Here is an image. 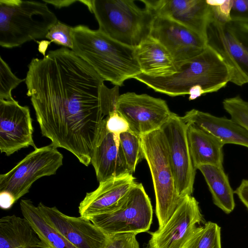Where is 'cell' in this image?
<instances>
[{
    "mask_svg": "<svg viewBox=\"0 0 248 248\" xmlns=\"http://www.w3.org/2000/svg\"><path fill=\"white\" fill-rule=\"evenodd\" d=\"M188 124L172 113L161 127L168 145L170 162L178 194L183 198L192 195L196 170L191 159L187 139Z\"/></svg>",
    "mask_w": 248,
    "mask_h": 248,
    "instance_id": "cell-10",
    "label": "cell"
},
{
    "mask_svg": "<svg viewBox=\"0 0 248 248\" xmlns=\"http://www.w3.org/2000/svg\"><path fill=\"white\" fill-rule=\"evenodd\" d=\"M231 23L236 36L248 52V24L233 22Z\"/></svg>",
    "mask_w": 248,
    "mask_h": 248,
    "instance_id": "cell-33",
    "label": "cell"
},
{
    "mask_svg": "<svg viewBox=\"0 0 248 248\" xmlns=\"http://www.w3.org/2000/svg\"><path fill=\"white\" fill-rule=\"evenodd\" d=\"M188 124L187 139L193 164L197 170L202 165L223 167V147L219 139L198 126Z\"/></svg>",
    "mask_w": 248,
    "mask_h": 248,
    "instance_id": "cell-20",
    "label": "cell"
},
{
    "mask_svg": "<svg viewBox=\"0 0 248 248\" xmlns=\"http://www.w3.org/2000/svg\"><path fill=\"white\" fill-rule=\"evenodd\" d=\"M231 21L248 24V0H233Z\"/></svg>",
    "mask_w": 248,
    "mask_h": 248,
    "instance_id": "cell-32",
    "label": "cell"
},
{
    "mask_svg": "<svg viewBox=\"0 0 248 248\" xmlns=\"http://www.w3.org/2000/svg\"><path fill=\"white\" fill-rule=\"evenodd\" d=\"M72 50L104 80L121 86L141 71L136 48L115 41L98 30L80 25L73 27Z\"/></svg>",
    "mask_w": 248,
    "mask_h": 248,
    "instance_id": "cell-2",
    "label": "cell"
},
{
    "mask_svg": "<svg viewBox=\"0 0 248 248\" xmlns=\"http://www.w3.org/2000/svg\"><path fill=\"white\" fill-rule=\"evenodd\" d=\"M156 15L173 20L206 39L211 9L204 0H141Z\"/></svg>",
    "mask_w": 248,
    "mask_h": 248,
    "instance_id": "cell-15",
    "label": "cell"
},
{
    "mask_svg": "<svg viewBox=\"0 0 248 248\" xmlns=\"http://www.w3.org/2000/svg\"><path fill=\"white\" fill-rule=\"evenodd\" d=\"M150 36L169 51L177 70L182 63L200 54L207 45L206 39L198 33L173 20L156 15Z\"/></svg>",
    "mask_w": 248,
    "mask_h": 248,
    "instance_id": "cell-11",
    "label": "cell"
},
{
    "mask_svg": "<svg viewBox=\"0 0 248 248\" xmlns=\"http://www.w3.org/2000/svg\"><path fill=\"white\" fill-rule=\"evenodd\" d=\"M91 164L99 183L130 173L124 159L120 140L106 127L102 120L93 146Z\"/></svg>",
    "mask_w": 248,
    "mask_h": 248,
    "instance_id": "cell-17",
    "label": "cell"
},
{
    "mask_svg": "<svg viewBox=\"0 0 248 248\" xmlns=\"http://www.w3.org/2000/svg\"><path fill=\"white\" fill-rule=\"evenodd\" d=\"M120 144L129 171L133 174L139 163L144 159L141 137L129 130L120 135Z\"/></svg>",
    "mask_w": 248,
    "mask_h": 248,
    "instance_id": "cell-24",
    "label": "cell"
},
{
    "mask_svg": "<svg viewBox=\"0 0 248 248\" xmlns=\"http://www.w3.org/2000/svg\"><path fill=\"white\" fill-rule=\"evenodd\" d=\"M142 149L152 175L158 228L168 222L182 202L176 190L166 136L159 129L141 137Z\"/></svg>",
    "mask_w": 248,
    "mask_h": 248,
    "instance_id": "cell-5",
    "label": "cell"
},
{
    "mask_svg": "<svg viewBox=\"0 0 248 248\" xmlns=\"http://www.w3.org/2000/svg\"><path fill=\"white\" fill-rule=\"evenodd\" d=\"M93 13L98 30L126 46L136 48L150 35L156 16L153 11L141 8L134 0H79Z\"/></svg>",
    "mask_w": 248,
    "mask_h": 248,
    "instance_id": "cell-3",
    "label": "cell"
},
{
    "mask_svg": "<svg viewBox=\"0 0 248 248\" xmlns=\"http://www.w3.org/2000/svg\"><path fill=\"white\" fill-rule=\"evenodd\" d=\"M188 248H221L220 227L211 221L205 223Z\"/></svg>",
    "mask_w": 248,
    "mask_h": 248,
    "instance_id": "cell-25",
    "label": "cell"
},
{
    "mask_svg": "<svg viewBox=\"0 0 248 248\" xmlns=\"http://www.w3.org/2000/svg\"><path fill=\"white\" fill-rule=\"evenodd\" d=\"M135 179L133 174L126 173L99 183L98 187L87 192L80 202V217L89 219L117 208L136 183Z\"/></svg>",
    "mask_w": 248,
    "mask_h": 248,
    "instance_id": "cell-16",
    "label": "cell"
},
{
    "mask_svg": "<svg viewBox=\"0 0 248 248\" xmlns=\"http://www.w3.org/2000/svg\"><path fill=\"white\" fill-rule=\"evenodd\" d=\"M182 118L219 139L224 144L248 148V131L231 118L217 117L195 109L186 112Z\"/></svg>",
    "mask_w": 248,
    "mask_h": 248,
    "instance_id": "cell-18",
    "label": "cell"
},
{
    "mask_svg": "<svg viewBox=\"0 0 248 248\" xmlns=\"http://www.w3.org/2000/svg\"><path fill=\"white\" fill-rule=\"evenodd\" d=\"M0 248H47L28 221L15 215L0 219Z\"/></svg>",
    "mask_w": 248,
    "mask_h": 248,
    "instance_id": "cell-21",
    "label": "cell"
},
{
    "mask_svg": "<svg viewBox=\"0 0 248 248\" xmlns=\"http://www.w3.org/2000/svg\"><path fill=\"white\" fill-rule=\"evenodd\" d=\"M231 69L221 55L207 45L196 57L182 63L174 74L152 77L140 73L133 77L155 91L170 96L189 94L193 100L216 92L231 82Z\"/></svg>",
    "mask_w": 248,
    "mask_h": 248,
    "instance_id": "cell-1",
    "label": "cell"
},
{
    "mask_svg": "<svg viewBox=\"0 0 248 248\" xmlns=\"http://www.w3.org/2000/svg\"><path fill=\"white\" fill-rule=\"evenodd\" d=\"M204 222L198 202L187 195L165 225L150 232L146 248H188L202 230L200 225Z\"/></svg>",
    "mask_w": 248,
    "mask_h": 248,
    "instance_id": "cell-8",
    "label": "cell"
},
{
    "mask_svg": "<svg viewBox=\"0 0 248 248\" xmlns=\"http://www.w3.org/2000/svg\"><path fill=\"white\" fill-rule=\"evenodd\" d=\"M43 2L51 4L54 5L56 8H61L63 7H67L69 6L70 5L73 4L74 2L77 1H79V0H43Z\"/></svg>",
    "mask_w": 248,
    "mask_h": 248,
    "instance_id": "cell-36",
    "label": "cell"
},
{
    "mask_svg": "<svg viewBox=\"0 0 248 248\" xmlns=\"http://www.w3.org/2000/svg\"><path fill=\"white\" fill-rule=\"evenodd\" d=\"M150 199L141 183H136L115 209L91 217L90 220L108 236L147 232L153 221Z\"/></svg>",
    "mask_w": 248,
    "mask_h": 248,
    "instance_id": "cell-6",
    "label": "cell"
},
{
    "mask_svg": "<svg viewBox=\"0 0 248 248\" xmlns=\"http://www.w3.org/2000/svg\"><path fill=\"white\" fill-rule=\"evenodd\" d=\"M25 79L18 78L7 63L0 57V99L13 98L12 91Z\"/></svg>",
    "mask_w": 248,
    "mask_h": 248,
    "instance_id": "cell-27",
    "label": "cell"
},
{
    "mask_svg": "<svg viewBox=\"0 0 248 248\" xmlns=\"http://www.w3.org/2000/svg\"><path fill=\"white\" fill-rule=\"evenodd\" d=\"M106 127L115 138L120 140V135L130 130L126 120L117 110L111 112L105 117Z\"/></svg>",
    "mask_w": 248,
    "mask_h": 248,
    "instance_id": "cell-29",
    "label": "cell"
},
{
    "mask_svg": "<svg viewBox=\"0 0 248 248\" xmlns=\"http://www.w3.org/2000/svg\"><path fill=\"white\" fill-rule=\"evenodd\" d=\"M37 207L46 222L77 248H105L109 236L90 220L68 216L42 202Z\"/></svg>",
    "mask_w": 248,
    "mask_h": 248,
    "instance_id": "cell-14",
    "label": "cell"
},
{
    "mask_svg": "<svg viewBox=\"0 0 248 248\" xmlns=\"http://www.w3.org/2000/svg\"><path fill=\"white\" fill-rule=\"evenodd\" d=\"M20 207L23 217L47 248H77L46 222L37 206H35L30 200H21Z\"/></svg>",
    "mask_w": 248,
    "mask_h": 248,
    "instance_id": "cell-23",
    "label": "cell"
},
{
    "mask_svg": "<svg viewBox=\"0 0 248 248\" xmlns=\"http://www.w3.org/2000/svg\"><path fill=\"white\" fill-rule=\"evenodd\" d=\"M222 104L231 118L248 131V102L237 95L225 98Z\"/></svg>",
    "mask_w": 248,
    "mask_h": 248,
    "instance_id": "cell-26",
    "label": "cell"
},
{
    "mask_svg": "<svg viewBox=\"0 0 248 248\" xmlns=\"http://www.w3.org/2000/svg\"><path fill=\"white\" fill-rule=\"evenodd\" d=\"M58 21L44 2L0 0V45L13 48L46 38Z\"/></svg>",
    "mask_w": 248,
    "mask_h": 248,
    "instance_id": "cell-4",
    "label": "cell"
},
{
    "mask_svg": "<svg viewBox=\"0 0 248 248\" xmlns=\"http://www.w3.org/2000/svg\"><path fill=\"white\" fill-rule=\"evenodd\" d=\"M202 174L211 193L214 203L226 214L234 209V191L223 167L202 165L197 167Z\"/></svg>",
    "mask_w": 248,
    "mask_h": 248,
    "instance_id": "cell-22",
    "label": "cell"
},
{
    "mask_svg": "<svg viewBox=\"0 0 248 248\" xmlns=\"http://www.w3.org/2000/svg\"><path fill=\"white\" fill-rule=\"evenodd\" d=\"M73 27L58 21L49 30L46 38L50 42L60 45L71 49L73 48L71 31Z\"/></svg>",
    "mask_w": 248,
    "mask_h": 248,
    "instance_id": "cell-28",
    "label": "cell"
},
{
    "mask_svg": "<svg viewBox=\"0 0 248 248\" xmlns=\"http://www.w3.org/2000/svg\"><path fill=\"white\" fill-rule=\"evenodd\" d=\"M207 44L223 58L232 72L231 82L248 83V52L236 36L231 22H220L211 15L206 28Z\"/></svg>",
    "mask_w": 248,
    "mask_h": 248,
    "instance_id": "cell-12",
    "label": "cell"
},
{
    "mask_svg": "<svg viewBox=\"0 0 248 248\" xmlns=\"http://www.w3.org/2000/svg\"><path fill=\"white\" fill-rule=\"evenodd\" d=\"M30 111L14 98L0 99V150L9 156L30 146L36 148Z\"/></svg>",
    "mask_w": 248,
    "mask_h": 248,
    "instance_id": "cell-13",
    "label": "cell"
},
{
    "mask_svg": "<svg viewBox=\"0 0 248 248\" xmlns=\"http://www.w3.org/2000/svg\"><path fill=\"white\" fill-rule=\"evenodd\" d=\"M234 193L248 209V180L243 179Z\"/></svg>",
    "mask_w": 248,
    "mask_h": 248,
    "instance_id": "cell-34",
    "label": "cell"
},
{
    "mask_svg": "<svg viewBox=\"0 0 248 248\" xmlns=\"http://www.w3.org/2000/svg\"><path fill=\"white\" fill-rule=\"evenodd\" d=\"M211 9L212 16L222 23L231 21L230 12L233 0H206Z\"/></svg>",
    "mask_w": 248,
    "mask_h": 248,
    "instance_id": "cell-30",
    "label": "cell"
},
{
    "mask_svg": "<svg viewBox=\"0 0 248 248\" xmlns=\"http://www.w3.org/2000/svg\"><path fill=\"white\" fill-rule=\"evenodd\" d=\"M16 202L14 197L8 192H0V205L2 209H8Z\"/></svg>",
    "mask_w": 248,
    "mask_h": 248,
    "instance_id": "cell-35",
    "label": "cell"
},
{
    "mask_svg": "<svg viewBox=\"0 0 248 248\" xmlns=\"http://www.w3.org/2000/svg\"><path fill=\"white\" fill-rule=\"evenodd\" d=\"M116 109L126 120L130 130L140 137L160 129L173 113L165 100L134 92L120 95Z\"/></svg>",
    "mask_w": 248,
    "mask_h": 248,
    "instance_id": "cell-9",
    "label": "cell"
},
{
    "mask_svg": "<svg viewBox=\"0 0 248 248\" xmlns=\"http://www.w3.org/2000/svg\"><path fill=\"white\" fill-rule=\"evenodd\" d=\"M136 235L128 233L109 236L105 248H140Z\"/></svg>",
    "mask_w": 248,
    "mask_h": 248,
    "instance_id": "cell-31",
    "label": "cell"
},
{
    "mask_svg": "<svg viewBox=\"0 0 248 248\" xmlns=\"http://www.w3.org/2000/svg\"><path fill=\"white\" fill-rule=\"evenodd\" d=\"M135 49L142 74L152 77H165L177 72L170 54L151 36L147 38Z\"/></svg>",
    "mask_w": 248,
    "mask_h": 248,
    "instance_id": "cell-19",
    "label": "cell"
},
{
    "mask_svg": "<svg viewBox=\"0 0 248 248\" xmlns=\"http://www.w3.org/2000/svg\"><path fill=\"white\" fill-rule=\"evenodd\" d=\"M63 158L52 144L35 148L10 171L0 175V192H8L17 202L37 180L55 174L62 165Z\"/></svg>",
    "mask_w": 248,
    "mask_h": 248,
    "instance_id": "cell-7",
    "label": "cell"
}]
</instances>
